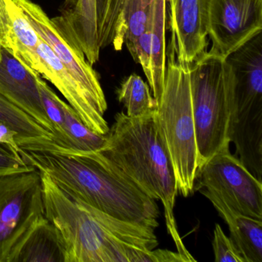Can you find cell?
I'll return each instance as SVG.
<instances>
[{
	"instance_id": "cell-1",
	"label": "cell",
	"mask_w": 262,
	"mask_h": 262,
	"mask_svg": "<svg viewBox=\"0 0 262 262\" xmlns=\"http://www.w3.org/2000/svg\"><path fill=\"white\" fill-rule=\"evenodd\" d=\"M40 173L45 216L62 237L66 262H151L159 246L156 229L74 200Z\"/></svg>"
},
{
	"instance_id": "cell-2",
	"label": "cell",
	"mask_w": 262,
	"mask_h": 262,
	"mask_svg": "<svg viewBox=\"0 0 262 262\" xmlns=\"http://www.w3.org/2000/svg\"><path fill=\"white\" fill-rule=\"evenodd\" d=\"M154 113L139 118L116 113L105 135L103 147L90 152L107 168L143 191L159 200L164 207L165 223L179 254L196 261L179 234L174 214L177 183L174 170L155 123Z\"/></svg>"
},
{
	"instance_id": "cell-3",
	"label": "cell",
	"mask_w": 262,
	"mask_h": 262,
	"mask_svg": "<svg viewBox=\"0 0 262 262\" xmlns=\"http://www.w3.org/2000/svg\"><path fill=\"white\" fill-rule=\"evenodd\" d=\"M29 165L47 174L67 195L116 219L156 228V200L107 168L90 152L19 149Z\"/></svg>"
},
{
	"instance_id": "cell-4",
	"label": "cell",
	"mask_w": 262,
	"mask_h": 262,
	"mask_svg": "<svg viewBox=\"0 0 262 262\" xmlns=\"http://www.w3.org/2000/svg\"><path fill=\"white\" fill-rule=\"evenodd\" d=\"M167 56L163 90L156 101L155 123L172 165L178 193L187 198L194 193L199 168L189 64L179 63L171 46Z\"/></svg>"
},
{
	"instance_id": "cell-5",
	"label": "cell",
	"mask_w": 262,
	"mask_h": 262,
	"mask_svg": "<svg viewBox=\"0 0 262 262\" xmlns=\"http://www.w3.org/2000/svg\"><path fill=\"white\" fill-rule=\"evenodd\" d=\"M199 168L230 147L235 77L226 58L205 51L189 64Z\"/></svg>"
},
{
	"instance_id": "cell-6",
	"label": "cell",
	"mask_w": 262,
	"mask_h": 262,
	"mask_svg": "<svg viewBox=\"0 0 262 262\" xmlns=\"http://www.w3.org/2000/svg\"><path fill=\"white\" fill-rule=\"evenodd\" d=\"M45 217L39 170L0 176V262H11L24 239Z\"/></svg>"
},
{
	"instance_id": "cell-7",
	"label": "cell",
	"mask_w": 262,
	"mask_h": 262,
	"mask_svg": "<svg viewBox=\"0 0 262 262\" xmlns=\"http://www.w3.org/2000/svg\"><path fill=\"white\" fill-rule=\"evenodd\" d=\"M200 188L214 193L236 212L262 221V182L231 154L230 147L198 168L194 191Z\"/></svg>"
},
{
	"instance_id": "cell-8",
	"label": "cell",
	"mask_w": 262,
	"mask_h": 262,
	"mask_svg": "<svg viewBox=\"0 0 262 262\" xmlns=\"http://www.w3.org/2000/svg\"><path fill=\"white\" fill-rule=\"evenodd\" d=\"M41 39L47 42L56 57L79 84L93 108L105 117L108 105L99 75L82 51L75 48L37 4L30 0H14Z\"/></svg>"
},
{
	"instance_id": "cell-9",
	"label": "cell",
	"mask_w": 262,
	"mask_h": 262,
	"mask_svg": "<svg viewBox=\"0 0 262 262\" xmlns=\"http://www.w3.org/2000/svg\"><path fill=\"white\" fill-rule=\"evenodd\" d=\"M209 52L226 58L262 32V0H206Z\"/></svg>"
},
{
	"instance_id": "cell-10",
	"label": "cell",
	"mask_w": 262,
	"mask_h": 262,
	"mask_svg": "<svg viewBox=\"0 0 262 262\" xmlns=\"http://www.w3.org/2000/svg\"><path fill=\"white\" fill-rule=\"evenodd\" d=\"M229 140L245 168L262 182V85L247 79L235 84Z\"/></svg>"
},
{
	"instance_id": "cell-11",
	"label": "cell",
	"mask_w": 262,
	"mask_h": 262,
	"mask_svg": "<svg viewBox=\"0 0 262 262\" xmlns=\"http://www.w3.org/2000/svg\"><path fill=\"white\" fill-rule=\"evenodd\" d=\"M151 4L152 0H96L99 49L113 46L120 51L125 45L132 56Z\"/></svg>"
},
{
	"instance_id": "cell-12",
	"label": "cell",
	"mask_w": 262,
	"mask_h": 262,
	"mask_svg": "<svg viewBox=\"0 0 262 262\" xmlns=\"http://www.w3.org/2000/svg\"><path fill=\"white\" fill-rule=\"evenodd\" d=\"M170 46L179 63L191 64L208 47L206 0H168Z\"/></svg>"
},
{
	"instance_id": "cell-13",
	"label": "cell",
	"mask_w": 262,
	"mask_h": 262,
	"mask_svg": "<svg viewBox=\"0 0 262 262\" xmlns=\"http://www.w3.org/2000/svg\"><path fill=\"white\" fill-rule=\"evenodd\" d=\"M165 4L166 0H152L143 33L132 55L142 66L156 101L162 94L166 72Z\"/></svg>"
},
{
	"instance_id": "cell-14",
	"label": "cell",
	"mask_w": 262,
	"mask_h": 262,
	"mask_svg": "<svg viewBox=\"0 0 262 262\" xmlns=\"http://www.w3.org/2000/svg\"><path fill=\"white\" fill-rule=\"evenodd\" d=\"M2 47L0 61V94L28 113L54 136V130L42 106L36 76ZM55 137V136H54Z\"/></svg>"
},
{
	"instance_id": "cell-15",
	"label": "cell",
	"mask_w": 262,
	"mask_h": 262,
	"mask_svg": "<svg viewBox=\"0 0 262 262\" xmlns=\"http://www.w3.org/2000/svg\"><path fill=\"white\" fill-rule=\"evenodd\" d=\"M38 54L39 63L36 73L56 87L89 128L105 136L110 127L105 117L93 108L79 84L41 38Z\"/></svg>"
},
{
	"instance_id": "cell-16",
	"label": "cell",
	"mask_w": 262,
	"mask_h": 262,
	"mask_svg": "<svg viewBox=\"0 0 262 262\" xmlns=\"http://www.w3.org/2000/svg\"><path fill=\"white\" fill-rule=\"evenodd\" d=\"M71 45L85 55L87 61L96 63L99 59L96 0H79L70 13L51 19Z\"/></svg>"
},
{
	"instance_id": "cell-17",
	"label": "cell",
	"mask_w": 262,
	"mask_h": 262,
	"mask_svg": "<svg viewBox=\"0 0 262 262\" xmlns=\"http://www.w3.org/2000/svg\"><path fill=\"white\" fill-rule=\"evenodd\" d=\"M198 191L206 197L228 225L230 238L245 262H262V221L247 217L230 208L208 190Z\"/></svg>"
},
{
	"instance_id": "cell-18",
	"label": "cell",
	"mask_w": 262,
	"mask_h": 262,
	"mask_svg": "<svg viewBox=\"0 0 262 262\" xmlns=\"http://www.w3.org/2000/svg\"><path fill=\"white\" fill-rule=\"evenodd\" d=\"M0 122L6 124L16 133L19 149L53 151L56 148L55 137L50 132L1 94Z\"/></svg>"
},
{
	"instance_id": "cell-19",
	"label": "cell",
	"mask_w": 262,
	"mask_h": 262,
	"mask_svg": "<svg viewBox=\"0 0 262 262\" xmlns=\"http://www.w3.org/2000/svg\"><path fill=\"white\" fill-rule=\"evenodd\" d=\"M11 262H66L62 237L46 216L24 239Z\"/></svg>"
},
{
	"instance_id": "cell-20",
	"label": "cell",
	"mask_w": 262,
	"mask_h": 262,
	"mask_svg": "<svg viewBox=\"0 0 262 262\" xmlns=\"http://www.w3.org/2000/svg\"><path fill=\"white\" fill-rule=\"evenodd\" d=\"M9 19L8 50L23 65L36 72L39 63L40 36L14 0H4Z\"/></svg>"
},
{
	"instance_id": "cell-21",
	"label": "cell",
	"mask_w": 262,
	"mask_h": 262,
	"mask_svg": "<svg viewBox=\"0 0 262 262\" xmlns=\"http://www.w3.org/2000/svg\"><path fill=\"white\" fill-rule=\"evenodd\" d=\"M118 100L126 108L125 114L131 118H139L153 113L156 102L151 96L149 85L140 76L130 75L117 90Z\"/></svg>"
},
{
	"instance_id": "cell-22",
	"label": "cell",
	"mask_w": 262,
	"mask_h": 262,
	"mask_svg": "<svg viewBox=\"0 0 262 262\" xmlns=\"http://www.w3.org/2000/svg\"><path fill=\"white\" fill-rule=\"evenodd\" d=\"M62 108L66 133L70 142V149L58 148L56 150L80 152H93L100 150L105 144V136L97 134L89 128L82 122L76 112L64 101L62 102Z\"/></svg>"
},
{
	"instance_id": "cell-23",
	"label": "cell",
	"mask_w": 262,
	"mask_h": 262,
	"mask_svg": "<svg viewBox=\"0 0 262 262\" xmlns=\"http://www.w3.org/2000/svg\"><path fill=\"white\" fill-rule=\"evenodd\" d=\"M36 82H37L42 106L54 130L55 142L57 145L56 150L57 148L70 149V144L66 133L65 125H64V115L62 108V100L52 90V88L49 86L48 84L43 80L42 76L39 74L36 76Z\"/></svg>"
},
{
	"instance_id": "cell-24",
	"label": "cell",
	"mask_w": 262,
	"mask_h": 262,
	"mask_svg": "<svg viewBox=\"0 0 262 262\" xmlns=\"http://www.w3.org/2000/svg\"><path fill=\"white\" fill-rule=\"evenodd\" d=\"M215 262H245L232 241L224 232L219 224H215L212 241Z\"/></svg>"
},
{
	"instance_id": "cell-25",
	"label": "cell",
	"mask_w": 262,
	"mask_h": 262,
	"mask_svg": "<svg viewBox=\"0 0 262 262\" xmlns=\"http://www.w3.org/2000/svg\"><path fill=\"white\" fill-rule=\"evenodd\" d=\"M36 169L29 165L11 147L0 144V176Z\"/></svg>"
},
{
	"instance_id": "cell-26",
	"label": "cell",
	"mask_w": 262,
	"mask_h": 262,
	"mask_svg": "<svg viewBox=\"0 0 262 262\" xmlns=\"http://www.w3.org/2000/svg\"><path fill=\"white\" fill-rule=\"evenodd\" d=\"M9 19L4 0H0V45L8 47Z\"/></svg>"
},
{
	"instance_id": "cell-27",
	"label": "cell",
	"mask_w": 262,
	"mask_h": 262,
	"mask_svg": "<svg viewBox=\"0 0 262 262\" xmlns=\"http://www.w3.org/2000/svg\"><path fill=\"white\" fill-rule=\"evenodd\" d=\"M0 144L8 145L19 153V148L16 142V133L3 122H0Z\"/></svg>"
},
{
	"instance_id": "cell-28",
	"label": "cell",
	"mask_w": 262,
	"mask_h": 262,
	"mask_svg": "<svg viewBox=\"0 0 262 262\" xmlns=\"http://www.w3.org/2000/svg\"><path fill=\"white\" fill-rule=\"evenodd\" d=\"M78 3H79V0H65V3L60 10L61 14L70 13L72 10H74L77 6Z\"/></svg>"
},
{
	"instance_id": "cell-29",
	"label": "cell",
	"mask_w": 262,
	"mask_h": 262,
	"mask_svg": "<svg viewBox=\"0 0 262 262\" xmlns=\"http://www.w3.org/2000/svg\"><path fill=\"white\" fill-rule=\"evenodd\" d=\"M2 59V46L0 45V61Z\"/></svg>"
}]
</instances>
